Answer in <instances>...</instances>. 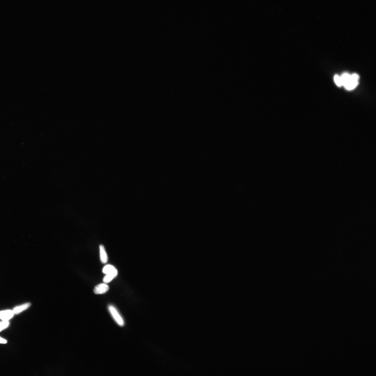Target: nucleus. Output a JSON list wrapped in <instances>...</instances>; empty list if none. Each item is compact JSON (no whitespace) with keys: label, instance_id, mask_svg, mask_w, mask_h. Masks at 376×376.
Listing matches in <instances>:
<instances>
[{"label":"nucleus","instance_id":"nucleus-8","mask_svg":"<svg viewBox=\"0 0 376 376\" xmlns=\"http://www.w3.org/2000/svg\"><path fill=\"white\" fill-rule=\"evenodd\" d=\"M10 325L9 321H2L0 322V332L7 328Z\"/></svg>","mask_w":376,"mask_h":376},{"label":"nucleus","instance_id":"nucleus-9","mask_svg":"<svg viewBox=\"0 0 376 376\" xmlns=\"http://www.w3.org/2000/svg\"><path fill=\"white\" fill-rule=\"evenodd\" d=\"M114 278H115L112 275L107 274H106V275L105 276V277H104L103 281V282L106 283H110V282H111V281L114 279Z\"/></svg>","mask_w":376,"mask_h":376},{"label":"nucleus","instance_id":"nucleus-3","mask_svg":"<svg viewBox=\"0 0 376 376\" xmlns=\"http://www.w3.org/2000/svg\"><path fill=\"white\" fill-rule=\"evenodd\" d=\"M13 310H6L0 311V320L2 321H9L13 318L15 315Z\"/></svg>","mask_w":376,"mask_h":376},{"label":"nucleus","instance_id":"nucleus-10","mask_svg":"<svg viewBox=\"0 0 376 376\" xmlns=\"http://www.w3.org/2000/svg\"><path fill=\"white\" fill-rule=\"evenodd\" d=\"M334 80L335 83L337 85L338 87H340L342 86V81H341V77L339 75H336L334 77Z\"/></svg>","mask_w":376,"mask_h":376},{"label":"nucleus","instance_id":"nucleus-11","mask_svg":"<svg viewBox=\"0 0 376 376\" xmlns=\"http://www.w3.org/2000/svg\"><path fill=\"white\" fill-rule=\"evenodd\" d=\"M8 342V340L5 338L0 336V344H7Z\"/></svg>","mask_w":376,"mask_h":376},{"label":"nucleus","instance_id":"nucleus-1","mask_svg":"<svg viewBox=\"0 0 376 376\" xmlns=\"http://www.w3.org/2000/svg\"><path fill=\"white\" fill-rule=\"evenodd\" d=\"M109 310L116 323L119 326H124V320L114 306L112 305H109Z\"/></svg>","mask_w":376,"mask_h":376},{"label":"nucleus","instance_id":"nucleus-4","mask_svg":"<svg viewBox=\"0 0 376 376\" xmlns=\"http://www.w3.org/2000/svg\"><path fill=\"white\" fill-rule=\"evenodd\" d=\"M109 286L106 283H100L95 287L93 290L94 293L96 294H102L108 291Z\"/></svg>","mask_w":376,"mask_h":376},{"label":"nucleus","instance_id":"nucleus-2","mask_svg":"<svg viewBox=\"0 0 376 376\" xmlns=\"http://www.w3.org/2000/svg\"><path fill=\"white\" fill-rule=\"evenodd\" d=\"M359 76L356 74L350 75L349 80L343 86L347 90H352L355 88L358 84Z\"/></svg>","mask_w":376,"mask_h":376},{"label":"nucleus","instance_id":"nucleus-7","mask_svg":"<svg viewBox=\"0 0 376 376\" xmlns=\"http://www.w3.org/2000/svg\"><path fill=\"white\" fill-rule=\"evenodd\" d=\"M99 249L100 260L103 263L105 264L108 261V258L105 247L103 245H100Z\"/></svg>","mask_w":376,"mask_h":376},{"label":"nucleus","instance_id":"nucleus-5","mask_svg":"<svg viewBox=\"0 0 376 376\" xmlns=\"http://www.w3.org/2000/svg\"><path fill=\"white\" fill-rule=\"evenodd\" d=\"M103 272L106 274H109L112 275L115 278L118 275V271L116 268L113 265H107L103 268Z\"/></svg>","mask_w":376,"mask_h":376},{"label":"nucleus","instance_id":"nucleus-6","mask_svg":"<svg viewBox=\"0 0 376 376\" xmlns=\"http://www.w3.org/2000/svg\"><path fill=\"white\" fill-rule=\"evenodd\" d=\"M31 305L30 303H27L20 305L16 306L13 309L15 315H19L22 312L26 310L29 308Z\"/></svg>","mask_w":376,"mask_h":376}]
</instances>
